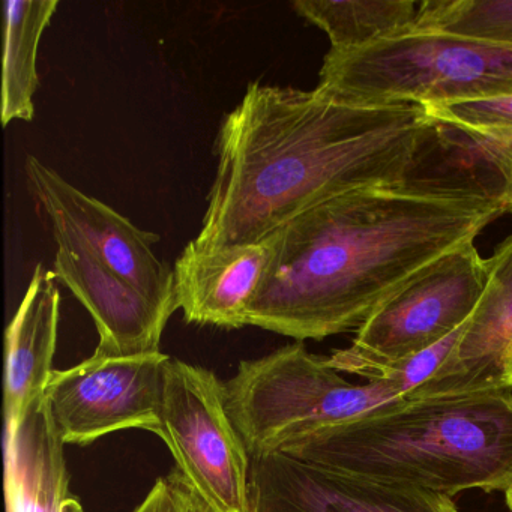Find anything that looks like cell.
<instances>
[{
    "label": "cell",
    "instance_id": "obj_1",
    "mask_svg": "<svg viewBox=\"0 0 512 512\" xmlns=\"http://www.w3.org/2000/svg\"><path fill=\"white\" fill-rule=\"evenodd\" d=\"M443 127L419 104H349L248 85L224 118L200 250L257 244L341 194L409 181Z\"/></svg>",
    "mask_w": 512,
    "mask_h": 512
},
{
    "label": "cell",
    "instance_id": "obj_2",
    "mask_svg": "<svg viewBox=\"0 0 512 512\" xmlns=\"http://www.w3.org/2000/svg\"><path fill=\"white\" fill-rule=\"evenodd\" d=\"M509 212L500 188L406 181L341 194L274 233L247 326L296 341L358 331L413 275Z\"/></svg>",
    "mask_w": 512,
    "mask_h": 512
},
{
    "label": "cell",
    "instance_id": "obj_3",
    "mask_svg": "<svg viewBox=\"0 0 512 512\" xmlns=\"http://www.w3.org/2000/svg\"><path fill=\"white\" fill-rule=\"evenodd\" d=\"M283 454L452 497L512 484V389L403 398Z\"/></svg>",
    "mask_w": 512,
    "mask_h": 512
},
{
    "label": "cell",
    "instance_id": "obj_4",
    "mask_svg": "<svg viewBox=\"0 0 512 512\" xmlns=\"http://www.w3.org/2000/svg\"><path fill=\"white\" fill-rule=\"evenodd\" d=\"M316 91L349 104H428L512 94V44L412 31L329 50Z\"/></svg>",
    "mask_w": 512,
    "mask_h": 512
},
{
    "label": "cell",
    "instance_id": "obj_5",
    "mask_svg": "<svg viewBox=\"0 0 512 512\" xmlns=\"http://www.w3.org/2000/svg\"><path fill=\"white\" fill-rule=\"evenodd\" d=\"M226 406L251 457L352 421L406 394L394 383L349 382L301 341L239 364L224 382Z\"/></svg>",
    "mask_w": 512,
    "mask_h": 512
},
{
    "label": "cell",
    "instance_id": "obj_6",
    "mask_svg": "<svg viewBox=\"0 0 512 512\" xmlns=\"http://www.w3.org/2000/svg\"><path fill=\"white\" fill-rule=\"evenodd\" d=\"M485 278L475 241L455 248L389 296L356 331L352 346L335 350L329 364L365 379L374 368L430 349L470 319Z\"/></svg>",
    "mask_w": 512,
    "mask_h": 512
},
{
    "label": "cell",
    "instance_id": "obj_7",
    "mask_svg": "<svg viewBox=\"0 0 512 512\" xmlns=\"http://www.w3.org/2000/svg\"><path fill=\"white\" fill-rule=\"evenodd\" d=\"M185 481L217 512H250L251 455L214 371L170 358L161 431Z\"/></svg>",
    "mask_w": 512,
    "mask_h": 512
},
{
    "label": "cell",
    "instance_id": "obj_8",
    "mask_svg": "<svg viewBox=\"0 0 512 512\" xmlns=\"http://www.w3.org/2000/svg\"><path fill=\"white\" fill-rule=\"evenodd\" d=\"M25 170L32 194L49 218L56 244L85 254L172 316L179 310L175 272L152 250L160 241L157 233L134 226L38 158L28 157Z\"/></svg>",
    "mask_w": 512,
    "mask_h": 512
},
{
    "label": "cell",
    "instance_id": "obj_9",
    "mask_svg": "<svg viewBox=\"0 0 512 512\" xmlns=\"http://www.w3.org/2000/svg\"><path fill=\"white\" fill-rule=\"evenodd\" d=\"M163 352L101 355L55 370L46 389L53 421L65 445L88 446L125 430L161 431Z\"/></svg>",
    "mask_w": 512,
    "mask_h": 512
},
{
    "label": "cell",
    "instance_id": "obj_10",
    "mask_svg": "<svg viewBox=\"0 0 512 512\" xmlns=\"http://www.w3.org/2000/svg\"><path fill=\"white\" fill-rule=\"evenodd\" d=\"M250 512H458L451 497L290 457H251Z\"/></svg>",
    "mask_w": 512,
    "mask_h": 512
},
{
    "label": "cell",
    "instance_id": "obj_11",
    "mask_svg": "<svg viewBox=\"0 0 512 512\" xmlns=\"http://www.w3.org/2000/svg\"><path fill=\"white\" fill-rule=\"evenodd\" d=\"M484 292L448 361L406 398L508 388L512 377V236L485 259Z\"/></svg>",
    "mask_w": 512,
    "mask_h": 512
},
{
    "label": "cell",
    "instance_id": "obj_12",
    "mask_svg": "<svg viewBox=\"0 0 512 512\" xmlns=\"http://www.w3.org/2000/svg\"><path fill=\"white\" fill-rule=\"evenodd\" d=\"M56 245L53 272L91 314L100 335L95 352L112 356L161 352V337L172 314L80 251Z\"/></svg>",
    "mask_w": 512,
    "mask_h": 512
},
{
    "label": "cell",
    "instance_id": "obj_13",
    "mask_svg": "<svg viewBox=\"0 0 512 512\" xmlns=\"http://www.w3.org/2000/svg\"><path fill=\"white\" fill-rule=\"evenodd\" d=\"M274 235L265 241L223 250H200L191 241L176 260L178 307L187 323L241 329L274 254Z\"/></svg>",
    "mask_w": 512,
    "mask_h": 512
},
{
    "label": "cell",
    "instance_id": "obj_14",
    "mask_svg": "<svg viewBox=\"0 0 512 512\" xmlns=\"http://www.w3.org/2000/svg\"><path fill=\"white\" fill-rule=\"evenodd\" d=\"M64 445L46 395L5 425L7 512H85L70 488Z\"/></svg>",
    "mask_w": 512,
    "mask_h": 512
},
{
    "label": "cell",
    "instance_id": "obj_15",
    "mask_svg": "<svg viewBox=\"0 0 512 512\" xmlns=\"http://www.w3.org/2000/svg\"><path fill=\"white\" fill-rule=\"evenodd\" d=\"M55 272L38 265L5 332V425H16L46 395L55 368L61 293Z\"/></svg>",
    "mask_w": 512,
    "mask_h": 512
},
{
    "label": "cell",
    "instance_id": "obj_16",
    "mask_svg": "<svg viewBox=\"0 0 512 512\" xmlns=\"http://www.w3.org/2000/svg\"><path fill=\"white\" fill-rule=\"evenodd\" d=\"M58 0H7L4 4L2 124L32 121L40 80L38 47L58 10Z\"/></svg>",
    "mask_w": 512,
    "mask_h": 512
},
{
    "label": "cell",
    "instance_id": "obj_17",
    "mask_svg": "<svg viewBox=\"0 0 512 512\" xmlns=\"http://www.w3.org/2000/svg\"><path fill=\"white\" fill-rule=\"evenodd\" d=\"M293 8L328 35L331 50L350 52L412 31L421 4L412 0H296Z\"/></svg>",
    "mask_w": 512,
    "mask_h": 512
},
{
    "label": "cell",
    "instance_id": "obj_18",
    "mask_svg": "<svg viewBox=\"0 0 512 512\" xmlns=\"http://www.w3.org/2000/svg\"><path fill=\"white\" fill-rule=\"evenodd\" d=\"M413 29L512 44V0L422 2Z\"/></svg>",
    "mask_w": 512,
    "mask_h": 512
},
{
    "label": "cell",
    "instance_id": "obj_19",
    "mask_svg": "<svg viewBox=\"0 0 512 512\" xmlns=\"http://www.w3.org/2000/svg\"><path fill=\"white\" fill-rule=\"evenodd\" d=\"M424 107L437 124L460 131L470 140H512V94Z\"/></svg>",
    "mask_w": 512,
    "mask_h": 512
},
{
    "label": "cell",
    "instance_id": "obj_20",
    "mask_svg": "<svg viewBox=\"0 0 512 512\" xmlns=\"http://www.w3.org/2000/svg\"><path fill=\"white\" fill-rule=\"evenodd\" d=\"M485 161L491 164L502 178V191L509 212H512V140H472Z\"/></svg>",
    "mask_w": 512,
    "mask_h": 512
},
{
    "label": "cell",
    "instance_id": "obj_21",
    "mask_svg": "<svg viewBox=\"0 0 512 512\" xmlns=\"http://www.w3.org/2000/svg\"><path fill=\"white\" fill-rule=\"evenodd\" d=\"M166 479L178 503L179 512H217L185 481L176 467L166 476Z\"/></svg>",
    "mask_w": 512,
    "mask_h": 512
},
{
    "label": "cell",
    "instance_id": "obj_22",
    "mask_svg": "<svg viewBox=\"0 0 512 512\" xmlns=\"http://www.w3.org/2000/svg\"><path fill=\"white\" fill-rule=\"evenodd\" d=\"M142 512H179L178 503L166 478H160L140 503Z\"/></svg>",
    "mask_w": 512,
    "mask_h": 512
},
{
    "label": "cell",
    "instance_id": "obj_23",
    "mask_svg": "<svg viewBox=\"0 0 512 512\" xmlns=\"http://www.w3.org/2000/svg\"><path fill=\"white\" fill-rule=\"evenodd\" d=\"M505 497H506V505H508V508L511 509V512H512V484L509 485L508 488H506Z\"/></svg>",
    "mask_w": 512,
    "mask_h": 512
},
{
    "label": "cell",
    "instance_id": "obj_24",
    "mask_svg": "<svg viewBox=\"0 0 512 512\" xmlns=\"http://www.w3.org/2000/svg\"><path fill=\"white\" fill-rule=\"evenodd\" d=\"M133 512H142V509H140V508H139V506H137V508H136V509H134V511H133Z\"/></svg>",
    "mask_w": 512,
    "mask_h": 512
},
{
    "label": "cell",
    "instance_id": "obj_25",
    "mask_svg": "<svg viewBox=\"0 0 512 512\" xmlns=\"http://www.w3.org/2000/svg\"><path fill=\"white\" fill-rule=\"evenodd\" d=\"M508 388H511V389H512V377H511V380H509Z\"/></svg>",
    "mask_w": 512,
    "mask_h": 512
}]
</instances>
